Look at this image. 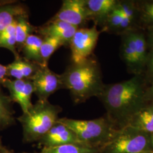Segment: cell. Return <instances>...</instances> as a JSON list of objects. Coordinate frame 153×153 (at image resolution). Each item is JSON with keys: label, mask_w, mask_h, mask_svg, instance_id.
Returning <instances> with one entry per match:
<instances>
[{"label": "cell", "mask_w": 153, "mask_h": 153, "mask_svg": "<svg viewBox=\"0 0 153 153\" xmlns=\"http://www.w3.org/2000/svg\"><path fill=\"white\" fill-rule=\"evenodd\" d=\"M144 79L141 74L114 84L105 85L98 98L107 113L105 116L119 129L128 126L137 112L148 104Z\"/></svg>", "instance_id": "1"}, {"label": "cell", "mask_w": 153, "mask_h": 153, "mask_svg": "<svg viewBox=\"0 0 153 153\" xmlns=\"http://www.w3.org/2000/svg\"><path fill=\"white\" fill-rule=\"evenodd\" d=\"M61 76L64 88L69 90L75 104L98 98L105 85L99 64L92 56L81 62H71Z\"/></svg>", "instance_id": "2"}, {"label": "cell", "mask_w": 153, "mask_h": 153, "mask_svg": "<svg viewBox=\"0 0 153 153\" xmlns=\"http://www.w3.org/2000/svg\"><path fill=\"white\" fill-rule=\"evenodd\" d=\"M62 110L48 100H38L27 112L17 117L23 128V142H38L57 122Z\"/></svg>", "instance_id": "3"}, {"label": "cell", "mask_w": 153, "mask_h": 153, "mask_svg": "<svg viewBox=\"0 0 153 153\" xmlns=\"http://www.w3.org/2000/svg\"><path fill=\"white\" fill-rule=\"evenodd\" d=\"M59 121L75 133L82 145L99 150L110 142L118 130L106 116L89 120L63 117Z\"/></svg>", "instance_id": "4"}, {"label": "cell", "mask_w": 153, "mask_h": 153, "mask_svg": "<svg viewBox=\"0 0 153 153\" xmlns=\"http://www.w3.org/2000/svg\"><path fill=\"white\" fill-rule=\"evenodd\" d=\"M151 150V134L127 126L116 131L110 142L100 149V153H142Z\"/></svg>", "instance_id": "5"}, {"label": "cell", "mask_w": 153, "mask_h": 153, "mask_svg": "<svg viewBox=\"0 0 153 153\" xmlns=\"http://www.w3.org/2000/svg\"><path fill=\"white\" fill-rule=\"evenodd\" d=\"M100 32L94 25L91 28H79L69 43L72 63H79L93 55Z\"/></svg>", "instance_id": "6"}, {"label": "cell", "mask_w": 153, "mask_h": 153, "mask_svg": "<svg viewBox=\"0 0 153 153\" xmlns=\"http://www.w3.org/2000/svg\"><path fill=\"white\" fill-rule=\"evenodd\" d=\"M30 80L38 100H48L56 91L64 88L61 74L52 71L48 65L40 66Z\"/></svg>", "instance_id": "7"}, {"label": "cell", "mask_w": 153, "mask_h": 153, "mask_svg": "<svg viewBox=\"0 0 153 153\" xmlns=\"http://www.w3.org/2000/svg\"><path fill=\"white\" fill-rule=\"evenodd\" d=\"M49 21H62L81 28L89 21L86 0H64L60 10Z\"/></svg>", "instance_id": "8"}, {"label": "cell", "mask_w": 153, "mask_h": 153, "mask_svg": "<svg viewBox=\"0 0 153 153\" xmlns=\"http://www.w3.org/2000/svg\"><path fill=\"white\" fill-rule=\"evenodd\" d=\"M1 85L9 90V96L11 100L20 105L23 113L27 112L32 107L31 98L34 90L30 79H11L7 78Z\"/></svg>", "instance_id": "9"}, {"label": "cell", "mask_w": 153, "mask_h": 153, "mask_svg": "<svg viewBox=\"0 0 153 153\" xmlns=\"http://www.w3.org/2000/svg\"><path fill=\"white\" fill-rule=\"evenodd\" d=\"M38 143L42 148H55L71 144L82 145L75 133L59 120Z\"/></svg>", "instance_id": "10"}, {"label": "cell", "mask_w": 153, "mask_h": 153, "mask_svg": "<svg viewBox=\"0 0 153 153\" xmlns=\"http://www.w3.org/2000/svg\"><path fill=\"white\" fill-rule=\"evenodd\" d=\"M79 28L66 22L48 21L44 25L36 27V32L42 36L52 37L62 40L65 45H69L72 37Z\"/></svg>", "instance_id": "11"}, {"label": "cell", "mask_w": 153, "mask_h": 153, "mask_svg": "<svg viewBox=\"0 0 153 153\" xmlns=\"http://www.w3.org/2000/svg\"><path fill=\"white\" fill-rule=\"evenodd\" d=\"M118 1L116 0H86L88 19L95 25L104 27L110 13L114 10Z\"/></svg>", "instance_id": "12"}, {"label": "cell", "mask_w": 153, "mask_h": 153, "mask_svg": "<svg viewBox=\"0 0 153 153\" xmlns=\"http://www.w3.org/2000/svg\"><path fill=\"white\" fill-rule=\"evenodd\" d=\"M40 65L28 61L20 55L6 66L7 76L16 79H30Z\"/></svg>", "instance_id": "13"}, {"label": "cell", "mask_w": 153, "mask_h": 153, "mask_svg": "<svg viewBox=\"0 0 153 153\" xmlns=\"http://www.w3.org/2000/svg\"><path fill=\"white\" fill-rule=\"evenodd\" d=\"M121 55L123 60L131 72L134 73L135 75L141 74L142 71L138 63L131 32L126 33L123 38Z\"/></svg>", "instance_id": "14"}, {"label": "cell", "mask_w": 153, "mask_h": 153, "mask_svg": "<svg viewBox=\"0 0 153 153\" xmlns=\"http://www.w3.org/2000/svg\"><path fill=\"white\" fill-rule=\"evenodd\" d=\"M26 14V7L18 2L0 6V35L18 16Z\"/></svg>", "instance_id": "15"}, {"label": "cell", "mask_w": 153, "mask_h": 153, "mask_svg": "<svg viewBox=\"0 0 153 153\" xmlns=\"http://www.w3.org/2000/svg\"><path fill=\"white\" fill-rule=\"evenodd\" d=\"M43 38L40 36L31 34L28 37L21 51L23 57L27 60L43 65L40 50Z\"/></svg>", "instance_id": "16"}, {"label": "cell", "mask_w": 153, "mask_h": 153, "mask_svg": "<svg viewBox=\"0 0 153 153\" xmlns=\"http://www.w3.org/2000/svg\"><path fill=\"white\" fill-rule=\"evenodd\" d=\"M128 126L150 134L153 133V103L143 107L132 118Z\"/></svg>", "instance_id": "17"}, {"label": "cell", "mask_w": 153, "mask_h": 153, "mask_svg": "<svg viewBox=\"0 0 153 153\" xmlns=\"http://www.w3.org/2000/svg\"><path fill=\"white\" fill-rule=\"evenodd\" d=\"M13 102L9 95H6L0 88V131L16 124Z\"/></svg>", "instance_id": "18"}, {"label": "cell", "mask_w": 153, "mask_h": 153, "mask_svg": "<svg viewBox=\"0 0 153 153\" xmlns=\"http://www.w3.org/2000/svg\"><path fill=\"white\" fill-rule=\"evenodd\" d=\"M36 27L33 26L28 20V14L22 15L16 19V49L20 52L28 37L36 32Z\"/></svg>", "instance_id": "19"}, {"label": "cell", "mask_w": 153, "mask_h": 153, "mask_svg": "<svg viewBox=\"0 0 153 153\" xmlns=\"http://www.w3.org/2000/svg\"><path fill=\"white\" fill-rule=\"evenodd\" d=\"M26 153H100V150L82 145L71 144L51 148H42L40 152Z\"/></svg>", "instance_id": "20"}, {"label": "cell", "mask_w": 153, "mask_h": 153, "mask_svg": "<svg viewBox=\"0 0 153 153\" xmlns=\"http://www.w3.org/2000/svg\"><path fill=\"white\" fill-rule=\"evenodd\" d=\"M0 48L9 50L15 57L19 56L16 49V19L0 35Z\"/></svg>", "instance_id": "21"}, {"label": "cell", "mask_w": 153, "mask_h": 153, "mask_svg": "<svg viewBox=\"0 0 153 153\" xmlns=\"http://www.w3.org/2000/svg\"><path fill=\"white\" fill-rule=\"evenodd\" d=\"M65 45V43L59 39L52 37L43 38L40 50L43 65H48L51 56L60 47Z\"/></svg>", "instance_id": "22"}, {"label": "cell", "mask_w": 153, "mask_h": 153, "mask_svg": "<svg viewBox=\"0 0 153 153\" xmlns=\"http://www.w3.org/2000/svg\"><path fill=\"white\" fill-rule=\"evenodd\" d=\"M131 34L134 44L138 63L142 71L146 65L148 57L147 42L144 35L142 33L131 32Z\"/></svg>", "instance_id": "23"}, {"label": "cell", "mask_w": 153, "mask_h": 153, "mask_svg": "<svg viewBox=\"0 0 153 153\" xmlns=\"http://www.w3.org/2000/svg\"><path fill=\"white\" fill-rule=\"evenodd\" d=\"M123 18V16L116 6L114 10L110 13L106 20L103 27L104 30L111 31L120 30Z\"/></svg>", "instance_id": "24"}, {"label": "cell", "mask_w": 153, "mask_h": 153, "mask_svg": "<svg viewBox=\"0 0 153 153\" xmlns=\"http://www.w3.org/2000/svg\"><path fill=\"white\" fill-rule=\"evenodd\" d=\"M139 11L142 22L149 27H153V1L143 3Z\"/></svg>", "instance_id": "25"}, {"label": "cell", "mask_w": 153, "mask_h": 153, "mask_svg": "<svg viewBox=\"0 0 153 153\" xmlns=\"http://www.w3.org/2000/svg\"><path fill=\"white\" fill-rule=\"evenodd\" d=\"M116 8L123 16L129 18L132 21L134 20L136 15V9L132 2L118 1Z\"/></svg>", "instance_id": "26"}, {"label": "cell", "mask_w": 153, "mask_h": 153, "mask_svg": "<svg viewBox=\"0 0 153 153\" xmlns=\"http://www.w3.org/2000/svg\"><path fill=\"white\" fill-rule=\"evenodd\" d=\"M145 66L147 68L149 76L153 78V49H151L150 52L148 53Z\"/></svg>", "instance_id": "27"}, {"label": "cell", "mask_w": 153, "mask_h": 153, "mask_svg": "<svg viewBox=\"0 0 153 153\" xmlns=\"http://www.w3.org/2000/svg\"><path fill=\"white\" fill-rule=\"evenodd\" d=\"M145 97L148 103H153V81L151 86L146 90Z\"/></svg>", "instance_id": "28"}, {"label": "cell", "mask_w": 153, "mask_h": 153, "mask_svg": "<svg viewBox=\"0 0 153 153\" xmlns=\"http://www.w3.org/2000/svg\"><path fill=\"white\" fill-rule=\"evenodd\" d=\"M7 78V71L6 66L0 64V86L2 85V83Z\"/></svg>", "instance_id": "29"}, {"label": "cell", "mask_w": 153, "mask_h": 153, "mask_svg": "<svg viewBox=\"0 0 153 153\" xmlns=\"http://www.w3.org/2000/svg\"><path fill=\"white\" fill-rule=\"evenodd\" d=\"M0 153H16L14 152L13 150L8 149L2 144L1 138L0 137ZM19 153H26V152H22Z\"/></svg>", "instance_id": "30"}, {"label": "cell", "mask_w": 153, "mask_h": 153, "mask_svg": "<svg viewBox=\"0 0 153 153\" xmlns=\"http://www.w3.org/2000/svg\"><path fill=\"white\" fill-rule=\"evenodd\" d=\"M16 2H17L16 1H12V0H0V6L13 4Z\"/></svg>", "instance_id": "31"}, {"label": "cell", "mask_w": 153, "mask_h": 153, "mask_svg": "<svg viewBox=\"0 0 153 153\" xmlns=\"http://www.w3.org/2000/svg\"><path fill=\"white\" fill-rule=\"evenodd\" d=\"M151 140H152V149L153 150V133L151 134Z\"/></svg>", "instance_id": "32"}, {"label": "cell", "mask_w": 153, "mask_h": 153, "mask_svg": "<svg viewBox=\"0 0 153 153\" xmlns=\"http://www.w3.org/2000/svg\"><path fill=\"white\" fill-rule=\"evenodd\" d=\"M142 153H153V150H151V151H148V152H143Z\"/></svg>", "instance_id": "33"}]
</instances>
